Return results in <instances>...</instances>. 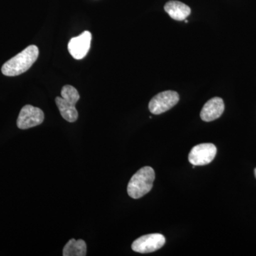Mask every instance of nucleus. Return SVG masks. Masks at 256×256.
<instances>
[{
	"label": "nucleus",
	"instance_id": "nucleus-1",
	"mask_svg": "<svg viewBox=\"0 0 256 256\" xmlns=\"http://www.w3.org/2000/svg\"><path fill=\"white\" fill-rule=\"evenodd\" d=\"M38 54V47L35 45L28 46L4 64L2 67V73L6 76H16L24 73L35 63Z\"/></svg>",
	"mask_w": 256,
	"mask_h": 256
},
{
	"label": "nucleus",
	"instance_id": "nucleus-2",
	"mask_svg": "<svg viewBox=\"0 0 256 256\" xmlns=\"http://www.w3.org/2000/svg\"><path fill=\"white\" fill-rule=\"evenodd\" d=\"M156 173L150 166H144L138 170L130 180L128 185V195L132 198H141L151 191Z\"/></svg>",
	"mask_w": 256,
	"mask_h": 256
},
{
	"label": "nucleus",
	"instance_id": "nucleus-7",
	"mask_svg": "<svg viewBox=\"0 0 256 256\" xmlns=\"http://www.w3.org/2000/svg\"><path fill=\"white\" fill-rule=\"evenodd\" d=\"M92 40V33L88 31L82 32L79 36L74 37L68 44L69 53L75 60H82L90 50Z\"/></svg>",
	"mask_w": 256,
	"mask_h": 256
},
{
	"label": "nucleus",
	"instance_id": "nucleus-13",
	"mask_svg": "<svg viewBox=\"0 0 256 256\" xmlns=\"http://www.w3.org/2000/svg\"><path fill=\"white\" fill-rule=\"evenodd\" d=\"M255 176H256V168L255 169Z\"/></svg>",
	"mask_w": 256,
	"mask_h": 256
},
{
	"label": "nucleus",
	"instance_id": "nucleus-10",
	"mask_svg": "<svg viewBox=\"0 0 256 256\" xmlns=\"http://www.w3.org/2000/svg\"><path fill=\"white\" fill-rule=\"evenodd\" d=\"M56 104L64 119L69 122H74L78 118V111L76 108V104H72L65 100L62 97L56 98Z\"/></svg>",
	"mask_w": 256,
	"mask_h": 256
},
{
	"label": "nucleus",
	"instance_id": "nucleus-3",
	"mask_svg": "<svg viewBox=\"0 0 256 256\" xmlns=\"http://www.w3.org/2000/svg\"><path fill=\"white\" fill-rule=\"evenodd\" d=\"M180 96L172 90L160 92L152 98L149 104L150 111L154 114H160L170 110L178 104Z\"/></svg>",
	"mask_w": 256,
	"mask_h": 256
},
{
	"label": "nucleus",
	"instance_id": "nucleus-12",
	"mask_svg": "<svg viewBox=\"0 0 256 256\" xmlns=\"http://www.w3.org/2000/svg\"><path fill=\"white\" fill-rule=\"evenodd\" d=\"M60 95L65 100L72 102V104H76L79 99H80V95L76 88L70 85L64 86L62 88Z\"/></svg>",
	"mask_w": 256,
	"mask_h": 256
},
{
	"label": "nucleus",
	"instance_id": "nucleus-5",
	"mask_svg": "<svg viewBox=\"0 0 256 256\" xmlns=\"http://www.w3.org/2000/svg\"><path fill=\"white\" fill-rule=\"evenodd\" d=\"M166 239L160 234H152L142 236L132 244V249L140 254H150L159 250L165 244Z\"/></svg>",
	"mask_w": 256,
	"mask_h": 256
},
{
	"label": "nucleus",
	"instance_id": "nucleus-4",
	"mask_svg": "<svg viewBox=\"0 0 256 256\" xmlns=\"http://www.w3.org/2000/svg\"><path fill=\"white\" fill-rule=\"evenodd\" d=\"M216 153V146L212 143L197 144L190 152L188 161L194 166H203L212 162Z\"/></svg>",
	"mask_w": 256,
	"mask_h": 256
},
{
	"label": "nucleus",
	"instance_id": "nucleus-8",
	"mask_svg": "<svg viewBox=\"0 0 256 256\" xmlns=\"http://www.w3.org/2000/svg\"><path fill=\"white\" fill-rule=\"evenodd\" d=\"M225 106L220 98L215 97L205 104L201 111V118L205 122H210L220 117L223 114Z\"/></svg>",
	"mask_w": 256,
	"mask_h": 256
},
{
	"label": "nucleus",
	"instance_id": "nucleus-6",
	"mask_svg": "<svg viewBox=\"0 0 256 256\" xmlns=\"http://www.w3.org/2000/svg\"><path fill=\"white\" fill-rule=\"evenodd\" d=\"M44 114L38 108L31 105L24 106L20 111L16 121V124L20 129L26 130L36 127L43 122Z\"/></svg>",
	"mask_w": 256,
	"mask_h": 256
},
{
	"label": "nucleus",
	"instance_id": "nucleus-11",
	"mask_svg": "<svg viewBox=\"0 0 256 256\" xmlns=\"http://www.w3.org/2000/svg\"><path fill=\"white\" fill-rule=\"evenodd\" d=\"M86 244L82 239L76 240L72 238L66 244L63 249L64 256H86Z\"/></svg>",
	"mask_w": 256,
	"mask_h": 256
},
{
	"label": "nucleus",
	"instance_id": "nucleus-9",
	"mask_svg": "<svg viewBox=\"0 0 256 256\" xmlns=\"http://www.w3.org/2000/svg\"><path fill=\"white\" fill-rule=\"evenodd\" d=\"M164 10L170 18L176 21H182L190 16L191 9L181 2L170 1L164 5Z\"/></svg>",
	"mask_w": 256,
	"mask_h": 256
}]
</instances>
